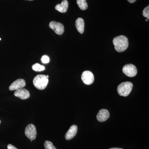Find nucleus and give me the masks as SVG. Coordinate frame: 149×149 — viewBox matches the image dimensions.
<instances>
[{
  "label": "nucleus",
  "instance_id": "nucleus-2",
  "mask_svg": "<svg viewBox=\"0 0 149 149\" xmlns=\"http://www.w3.org/2000/svg\"><path fill=\"white\" fill-rule=\"evenodd\" d=\"M33 83L35 88L39 90H43L47 86L49 78L45 74H38L34 78Z\"/></svg>",
  "mask_w": 149,
  "mask_h": 149
},
{
  "label": "nucleus",
  "instance_id": "nucleus-17",
  "mask_svg": "<svg viewBox=\"0 0 149 149\" xmlns=\"http://www.w3.org/2000/svg\"><path fill=\"white\" fill-rule=\"evenodd\" d=\"M143 15L146 17L148 19H149V6H148L146 8H144L143 12Z\"/></svg>",
  "mask_w": 149,
  "mask_h": 149
},
{
  "label": "nucleus",
  "instance_id": "nucleus-10",
  "mask_svg": "<svg viewBox=\"0 0 149 149\" xmlns=\"http://www.w3.org/2000/svg\"><path fill=\"white\" fill-rule=\"evenodd\" d=\"M110 113L109 111L106 109H102L99 111L97 114V118L100 122H104L109 118Z\"/></svg>",
  "mask_w": 149,
  "mask_h": 149
},
{
  "label": "nucleus",
  "instance_id": "nucleus-24",
  "mask_svg": "<svg viewBox=\"0 0 149 149\" xmlns=\"http://www.w3.org/2000/svg\"><path fill=\"white\" fill-rule=\"evenodd\" d=\"M1 123V120H0V123Z\"/></svg>",
  "mask_w": 149,
  "mask_h": 149
},
{
  "label": "nucleus",
  "instance_id": "nucleus-23",
  "mask_svg": "<svg viewBox=\"0 0 149 149\" xmlns=\"http://www.w3.org/2000/svg\"><path fill=\"white\" fill-rule=\"evenodd\" d=\"M28 1H33V0H28Z\"/></svg>",
  "mask_w": 149,
  "mask_h": 149
},
{
  "label": "nucleus",
  "instance_id": "nucleus-14",
  "mask_svg": "<svg viewBox=\"0 0 149 149\" xmlns=\"http://www.w3.org/2000/svg\"><path fill=\"white\" fill-rule=\"evenodd\" d=\"M77 3L80 9L85 10L88 8V5L86 0H77Z\"/></svg>",
  "mask_w": 149,
  "mask_h": 149
},
{
  "label": "nucleus",
  "instance_id": "nucleus-16",
  "mask_svg": "<svg viewBox=\"0 0 149 149\" xmlns=\"http://www.w3.org/2000/svg\"><path fill=\"white\" fill-rule=\"evenodd\" d=\"M44 146L45 149H57L51 141H46L44 143Z\"/></svg>",
  "mask_w": 149,
  "mask_h": 149
},
{
  "label": "nucleus",
  "instance_id": "nucleus-4",
  "mask_svg": "<svg viewBox=\"0 0 149 149\" xmlns=\"http://www.w3.org/2000/svg\"><path fill=\"white\" fill-rule=\"evenodd\" d=\"M25 136L29 140H35L37 137V131L36 127L32 124H29L26 126L25 128Z\"/></svg>",
  "mask_w": 149,
  "mask_h": 149
},
{
  "label": "nucleus",
  "instance_id": "nucleus-25",
  "mask_svg": "<svg viewBox=\"0 0 149 149\" xmlns=\"http://www.w3.org/2000/svg\"><path fill=\"white\" fill-rule=\"evenodd\" d=\"M1 40V38H0V40Z\"/></svg>",
  "mask_w": 149,
  "mask_h": 149
},
{
  "label": "nucleus",
  "instance_id": "nucleus-13",
  "mask_svg": "<svg viewBox=\"0 0 149 149\" xmlns=\"http://www.w3.org/2000/svg\"><path fill=\"white\" fill-rule=\"evenodd\" d=\"M75 26L79 33L80 34H83L85 28V22L83 19L77 18L75 22Z\"/></svg>",
  "mask_w": 149,
  "mask_h": 149
},
{
  "label": "nucleus",
  "instance_id": "nucleus-26",
  "mask_svg": "<svg viewBox=\"0 0 149 149\" xmlns=\"http://www.w3.org/2000/svg\"><path fill=\"white\" fill-rule=\"evenodd\" d=\"M25 1H26V0H25Z\"/></svg>",
  "mask_w": 149,
  "mask_h": 149
},
{
  "label": "nucleus",
  "instance_id": "nucleus-7",
  "mask_svg": "<svg viewBox=\"0 0 149 149\" xmlns=\"http://www.w3.org/2000/svg\"><path fill=\"white\" fill-rule=\"evenodd\" d=\"M81 79L83 83L86 85H91L94 82V74L91 71L86 70L82 73Z\"/></svg>",
  "mask_w": 149,
  "mask_h": 149
},
{
  "label": "nucleus",
  "instance_id": "nucleus-6",
  "mask_svg": "<svg viewBox=\"0 0 149 149\" xmlns=\"http://www.w3.org/2000/svg\"><path fill=\"white\" fill-rule=\"evenodd\" d=\"M50 28L53 30L56 34L61 35L64 32V27L63 24L60 22L52 21L49 24Z\"/></svg>",
  "mask_w": 149,
  "mask_h": 149
},
{
  "label": "nucleus",
  "instance_id": "nucleus-18",
  "mask_svg": "<svg viewBox=\"0 0 149 149\" xmlns=\"http://www.w3.org/2000/svg\"><path fill=\"white\" fill-rule=\"evenodd\" d=\"M41 61L43 63H49L50 61L49 58L47 56H43L41 58Z\"/></svg>",
  "mask_w": 149,
  "mask_h": 149
},
{
  "label": "nucleus",
  "instance_id": "nucleus-3",
  "mask_svg": "<svg viewBox=\"0 0 149 149\" xmlns=\"http://www.w3.org/2000/svg\"><path fill=\"white\" fill-rule=\"evenodd\" d=\"M133 87L131 82H123L118 86L117 92L120 96L127 97L130 94Z\"/></svg>",
  "mask_w": 149,
  "mask_h": 149
},
{
  "label": "nucleus",
  "instance_id": "nucleus-8",
  "mask_svg": "<svg viewBox=\"0 0 149 149\" xmlns=\"http://www.w3.org/2000/svg\"><path fill=\"white\" fill-rule=\"evenodd\" d=\"M25 85L26 83L24 79H18L12 83L11 85L10 86L9 89L10 91H16L24 88Z\"/></svg>",
  "mask_w": 149,
  "mask_h": 149
},
{
  "label": "nucleus",
  "instance_id": "nucleus-15",
  "mask_svg": "<svg viewBox=\"0 0 149 149\" xmlns=\"http://www.w3.org/2000/svg\"><path fill=\"white\" fill-rule=\"evenodd\" d=\"M32 68L34 71L36 72H41L45 70V68L44 65H41L39 63H35L32 66Z\"/></svg>",
  "mask_w": 149,
  "mask_h": 149
},
{
  "label": "nucleus",
  "instance_id": "nucleus-19",
  "mask_svg": "<svg viewBox=\"0 0 149 149\" xmlns=\"http://www.w3.org/2000/svg\"><path fill=\"white\" fill-rule=\"evenodd\" d=\"M7 149H18L16 147L13 146L11 144H9L7 146Z\"/></svg>",
  "mask_w": 149,
  "mask_h": 149
},
{
  "label": "nucleus",
  "instance_id": "nucleus-20",
  "mask_svg": "<svg viewBox=\"0 0 149 149\" xmlns=\"http://www.w3.org/2000/svg\"><path fill=\"white\" fill-rule=\"evenodd\" d=\"M128 2L130 3H133L136 1V0H128Z\"/></svg>",
  "mask_w": 149,
  "mask_h": 149
},
{
  "label": "nucleus",
  "instance_id": "nucleus-5",
  "mask_svg": "<svg viewBox=\"0 0 149 149\" xmlns=\"http://www.w3.org/2000/svg\"><path fill=\"white\" fill-rule=\"evenodd\" d=\"M123 72L128 77H133L137 74V69L133 64H126L123 66Z\"/></svg>",
  "mask_w": 149,
  "mask_h": 149
},
{
  "label": "nucleus",
  "instance_id": "nucleus-11",
  "mask_svg": "<svg viewBox=\"0 0 149 149\" xmlns=\"http://www.w3.org/2000/svg\"><path fill=\"white\" fill-rule=\"evenodd\" d=\"M77 127L75 125L70 126L69 130L67 132L65 135V139L67 141L71 140L76 135L77 132Z\"/></svg>",
  "mask_w": 149,
  "mask_h": 149
},
{
  "label": "nucleus",
  "instance_id": "nucleus-21",
  "mask_svg": "<svg viewBox=\"0 0 149 149\" xmlns=\"http://www.w3.org/2000/svg\"><path fill=\"white\" fill-rule=\"evenodd\" d=\"M109 149H123L120 148H110Z\"/></svg>",
  "mask_w": 149,
  "mask_h": 149
},
{
  "label": "nucleus",
  "instance_id": "nucleus-1",
  "mask_svg": "<svg viewBox=\"0 0 149 149\" xmlns=\"http://www.w3.org/2000/svg\"><path fill=\"white\" fill-rule=\"evenodd\" d=\"M116 50L118 52H124L128 47V38L123 35L115 37L113 41Z\"/></svg>",
  "mask_w": 149,
  "mask_h": 149
},
{
  "label": "nucleus",
  "instance_id": "nucleus-22",
  "mask_svg": "<svg viewBox=\"0 0 149 149\" xmlns=\"http://www.w3.org/2000/svg\"><path fill=\"white\" fill-rule=\"evenodd\" d=\"M148 19H146V21H148Z\"/></svg>",
  "mask_w": 149,
  "mask_h": 149
},
{
  "label": "nucleus",
  "instance_id": "nucleus-9",
  "mask_svg": "<svg viewBox=\"0 0 149 149\" xmlns=\"http://www.w3.org/2000/svg\"><path fill=\"white\" fill-rule=\"evenodd\" d=\"M15 97H17L21 100H26L30 97L29 91L26 89L21 88L16 90L14 94Z\"/></svg>",
  "mask_w": 149,
  "mask_h": 149
},
{
  "label": "nucleus",
  "instance_id": "nucleus-12",
  "mask_svg": "<svg viewBox=\"0 0 149 149\" xmlns=\"http://www.w3.org/2000/svg\"><path fill=\"white\" fill-rule=\"evenodd\" d=\"M68 8V3L67 0H63L61 4H58L55 6L56 10L61 13L66 12Z\"/></svg>",
  "mask_w": 149,
  "mask_h": 149
}]
</instances>
